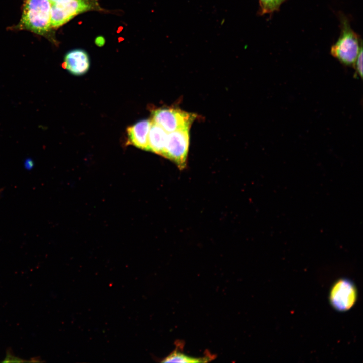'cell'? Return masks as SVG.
Instances as JSON below:
<instances>
[{
	"instance_id": "6da1fadb",
	"label": "cell",
	"mask_w": 363,
	"mask_h": 363,
	"mask_svg": "<svg viewBox=\"0 0 363 363\" xmlns=\"http://www.w3.org/2000/svg\"><path fill=\"white\" fill-rule=\"evenodd\" d=\"M49 0H25L20 22L15 28L48 38L51 31Z\"/></svg>"
},
{
	"instance_id": "7a4b0ae2",
	"label": "cell",
	"mask_w": 363,
	"mask_h": 363,
	"mask_svg": "<svg viewBox=\"0 0 363 363\" xmlns=\"http://www.w3.org/2000/svg\"><path fill=\"white\" fill-rule=\"evenodd\" d=\"M341 26L340 35L332 46L331 54L344 65H353L362 48V41L347 19L343 18Z\"/></svg>"
},
{
	"instance_id": "3957f363",
	"label": "cell",
	"mask_w": 363,
	"mask_h": 363,
	"mask_svg": "<svg viewBox=\"0 0 363 363\" xmlns=\"http://www.w3.org/2000/svg\"><path fill=\"white\" fill-rule=\"evenodd\" d=\"M98 0H61L51 4L50 26L56 29L77 15L90 11H100Z\"/></svg>"
},
{
	"instance_id": "277c9868",
	"label": "cell",
	"mask_w": 363,
	"mask_h": 363,
	"mask_svg": "<svg viewBox=\"0 0 363 363\" xmlns=\"http://www.w3.org/2000/svg\"><path fill=\"white\" fill-rule=\"evenodd\" d=\"M196 116L180 109L159 108L151 113L152 122L162 127L167 133L190 128Z\"/></svg>"
},
{
	"instance_id": "5b68a950",
	"label": "cell",
	"mask_w": 363,
	"mask_h": 363,
	"mask_svg": "<svg viewBox=\"0 0 363 363\" xmlns=\"http://www.w3.org/2000/svg\"><path fill=\"white\" fill-rule=\"evenodd\" d=\"M190 129L187 128L168 133L162 155L173 161L182 169L186 166Z\"/></svg>"
},
{
	"instance_id": "8992f818",
	"label": "cell",
	"mask_w": 363,
	"mask_h": 363,
	"mask_svg": "<svg viewBox=\"0 0 363 363\" xmlns=\"http://www.w3.org/2000/svg\"><path fill=\"white\" fill-rule=\"evenodd\" d=\"M329 299L335 309L338 311H346L355 304L357 299V291L354 284L347 279H341L332 286Z\"/></svg>"
},
{
	"instance_id": "52a82bcc",
	"label": "cell",
	"mask_w": 363,
	"mask_h": 363,
	"mask_svg": "<svg viewBox=\"0 0 363 363\" xmlns=\"http://www.w3.org/2000/svg\"><path fill=\"white\" fill-rule=\"evenodd\" d=\"M62 66L70 73L75 76L85 74L90 68V59L84 50L76 49L67 52Z\"/></svg>"
},
{
	"instance_id": "ba28073f",
	"label": "cell",
	"mask_w": 363,
	"mask_h": 363,
	"mask_svg": "<svg viewBox=\"0 0 363 363\" xmlns=\"http://www.w3.org/2000/svg\"><path fill=\"white\" fill-rule=\"evenodd\" d=\"M152 124L150 119L141 120L127 128L129 142L136 147L148 150V138Z\"/></svg>"
},
{
	"instance_id": "9c48e42d",
	"label": "cell",
	"mask_w": 363,
	"mask_h": 363,
	"mask_svg": "<svg viewBox=\"0 0 363 363\" xmlns=\"http://www.w3.org/2000/svg\"><path fill=\"white\" fill-rule=\"evenodd\" d=\"M168 133L162 127L152 122L148 134V150L162 156Z\"/></svg>"
},
{
	"instance_id": "30bf717a",
	"label": "cell",
	"mask_w": 363,
	"mask_h": 363,
	"mask_svg": "<svg viewBox=\"0 0 363 363\" xmlns=\"http://www.w3.org/2000/svg\"><path fill=\"white\" fill-rule=\"evenodd\" d=\"M207 357L196 358L185 355L180 352L174 351L162 360V362L195 363L204 362L210 360Z\"/></svg>"
},
{
	"instance_id": "8fae6325",
	"label": "cell",
	"mask_w": 363,
	"mask_h": 363,
	"mask_svg": "<svg viewBox=\"0 0 363 363\" xmlns=\"http://www.w3.org/2000/svg\"><path fill=\"white\" fill-rule=\"evenodd\" d=\"M285 0H259V13L261 15L271 13L277 11Z\"/></svg>"
},
{
	"instance_id": "7c38bea8",
	"label": "cell",
	"mask_w": 363,
	"mask_h": 363,
	"mask_svg": "<svg viewBox=\"0 0 363 363\" xmlns=\"http://www.w3.org/2000/svg\"><path fill=\"white\" fill-rule=\"evenodd\" d=\"M356 72L360 77H362V48L360 50L358 55L354 63Z\"/></svg>"
},
{
	"instance_id": "4fadbf2b",
	"label": "cell",
	"mask_w": 363,
	"mask_h": 363,
	"mask_svg": "<svg viewBox=\"0 0 363 363\" xmlns=\"http://www.w3.org/2000/svg\"><path fill=\"white\" fill-rule=\"evenodd\" d=\"M61 1V0H49L51 4L56 2H57V1Z\"/></svg>"
}]
</instances>
